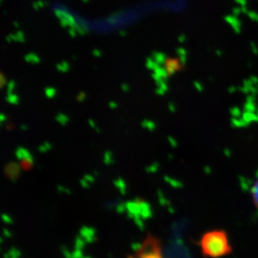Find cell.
I'll return each instance as SVG.
<instances>
[{"mask_svg":"<svg viewBox=\"0 0 258 258\" xmlns=\"http://www.w3.org/2000/svg\"><path fill=\"white\" fill-rule=\"evenodd\" d=\"M169 108H170V110H171V111H172V112L175 111V107H174V105H173L172 103L169 104Z\"/></svg>","mask_w":258,"mask_h":258,"instance_id":"11a10c76","label":"cell"},{"mask_svg":"<svg viewBox=\"0 0 258 258\" xmlns=\"http://www.w3.org/2000/svg\"><path fill=\"white\" fill-rule=\"evenodd\" d=\"M156 94H157V95H164L165 93H166V91H165V90H162L161 88L158 87L156 90Z\"/></svg>","mask_w":258,"mask_h":258,"instance_id":"f6af8a7d","label":"cell"},{"mask_svg":"<svg viewBox=\"0 0 258 258\" xmlns=\"http://www.w3.org/2000/svg\"><path fill=\"white\" fill-rule=\"evenodd\" d=\"M141 125H142L143 128H146V129L148 130L150 132H154V130L156 129V124H155V122L151 121L150 119H143L142 123H141Z\"/></svg>","mask_w":258,"mask_h":258,"instance_id":"8fae6325","label":"cell"},{"mask_svg":"<svg viewBox=\"0 0 258 258\" xmlns=\"http://www.w3.org/2000/svg\"><path fill=\"white\" fill-rule=\"evenodd\" d=\"M139 257L143 258H159L161 257V253L160 247L154 240H146L143 244V247L137 255Z\"/></svg>","mask_w":258,"mask_h":258,"instance_id":"7a4b0ae2","label":"cell"},{"mask_svg":"<svg viewBox=\"0 0 258 258\" xmlns=\"http://www.w3.org/2000/svg\"><path fill=\"white\" fill-rule=\"evenodd\" d=\"M76 29H74V28H72V29H71V30H70V33H71V36H75L76 35Z\"/></svg>","mask_w":258,"mask_h":258,"instance_id":"db71d44e","label":"cell"},{"mask_svg":"<svg viewBox=\"0 0 258 258\" xmlns=\"http://www.w3.org/2000/svg\"><path fill=\"white\" fill-rule=\"evenodd\" d=\"M165 69H166L169 76H172L176 71L182 70L185 63L180 60V58H166L165 62Z\"/></svg>","mask_w":258,"mask_h":258,"instance_id":"277c9868","label":"cell"},{"mask_svg":"<svg viewBox=\"0 0 258 258\" xmlns=\"http://www.w3.org/2000/svg\"><path fill=\"white\" fill-rule=\"evenodd\" d=\"M21 165L16 162H10L5 167V174L12 182H15L21 173Z\"/></svg>","mask_w":258,"mask_h":258,"instance_id":"3957f363","label":"cell"},{"mask_svg":"<svg viewBox=\"0 0 258 258\" xmlns=\"http://www.w3.org/2000/svg\"><path fill=\"white\" fill-rule=\"evenodd\" d=\"M15 156H16V158L20 160V161L27 160V161H30L31 163L34 164V157L30 154V152L28 151L27 149L24 148L22 146L18 147L17 150L15 151Z\"/></svg>","mask_w":258,"mask_h":258,"instance_id":"5b68a950","label":"cell"},{"mask_svg":"<svg viewBox=\"0 0 258 258\" xmlns=\"http://www.w3.org/2000/svg\"><path fill=\"white\" fill-rule=\"evenodd\" d=\"M159 202H160V204L161 205V206H165V205L166 204H170L169 203L168 201H166L165 198H164L163 196H161V197H159Z\"/></svg>","mask_w":258,"mask_h":258,"instance_id":"74e56055","label":"cell"},{"mask_svg":"<svg viewBox=\"0 0 258 258\" xmlns=\"http://www.w3.org/2000/svg\"><path fill=\"white\" fill-rule=\"evenodd\" d=\"M93 54L96 55V56H100V55H101V53H100V52H97V50H95V51L93 52Z\"/></svg>","mask_w":258,"mask_h":258,"instance_id":"6f0895ef","label":"cell"},{"mask_svg":"<svg viewBox=\"0 0 258 258\" xmlns=\"http://www.w3.org/2000/svg\"><path fill=\"white\" fill-rule=\"evenodd\" d=\"M246 15H248L249 18H250V19H251V20H254V21H256V22L258 23L257 13L254 12V11H248Z\"/></svg>","mask_w":258,"mask_h":258,"instance_id":"1f68e13d","label":"cell"},{"mask_svg":"<svg viewBox=\"0 0 258 258\" xmlns=\"http://www.w3.org/2000/svg\"><path fill=\"white\" fill-rule=\"evenodd\" d=\"M251 200L253 202L254 207L258 211V178L255 180L251 189Z\"/></svg>","mask_w":258,"mask_h":258,"instance_id":"ba28073f","label":"cell"},{"mask_svg":"<svg viewBox=\"0 0 258 258\" xmlns=\"http://www.w3.org/2000/svg\"><path fill=\"white\" fill-rule=\"evenodd\" d=\"M20 129L22 130V131H27L28 126L27 124H23L20 125Z\"/></svg>","mask_w":258,"mask_h":258,"instance_id":"f5cc1de1","label":"cell"},{"mask_svg":"<svg viewBox=\"0 0 258 258\" xmlns=\"http://www.w3.org/2000/svg\"><path fill=\"white\" fill-rule=\"evenodd\" d=\"M72 254V258H83V251L81 249H76L75 251L71 252Z\"/></svg>","mask_w":258,"mask_h":258,"instance_id":"83f0119b","label":"cell"},{"mask_svg":"<svg viewBox=\"0 0 258 258\" xmlns=\"http://www.w3.org/2000/svg\"><path fill=\"white\" fill-rule=\"evenodd\" d=\"M88 123H89V124H90V126L92 127V128H94V129H95L96 125H95V121H94V119H89V120H88Z\"/></svg>","mask_w":258,"mask_h":258,"instance_id":"681fc988","label":"cell"},{"mask_svg":"<svg viewBox=\"0 0 258 258\" xmlns=\"http://www.w3.org/2000/svg\"><path fill=\"white\" fill-rule=\"evenodd\" d=\"M1 218H2L3 222L6 223V224H13L14 223V220L9 215L5 214V213H3L1 215Z\"/></svg>","mask_w":258,"mask_h":258,"instance_id":"4316f807","label":"cell"},{"mask_svg":"<svg viewBox=\"0 0 258 258\" xmlns=\"http://www.w3.org/2000/svg\"><path fill=\"white\" fill-rule=\"evenodd\" d=\"M86 241H85V239L81 235L76 236V240H75V247H76V249H81L82 250L86 246Z\"/></svg>","mask_w":258,"mask_h":258,"instance_id":"7c38bea8","label":"cell"},{"mask_svg":"<svg viewBox=\"0 0 258 258\" xmlns=\"http://www.w3.org/2000/svg\"><path fill=\"white\" fill-rule=\"evenodd\" d=\"M95 232H96V231H95V228L83 226V227H81V229H80L79 235H81V236L85 239L87 238V237H90V236H95Z\"/></svg>","mask_w":258,"mask_h":258,"instance_id":"9c48e42d","label":"cell"},{"mask_svg":"<svg viewBox=\"0 0 258 258\" xmlns=\"http://www.w3.org/2000/svg\"><path fill=\"white\" fill-rule=\"evenodd\" d=\"M251 50H252V51H253V52H255V53H256V54H257V53H258V48H257V47H256V44H251Z\"/></svg>","mask_w":258,"mask_h":258,"instance_id":"f907efd6","label":"cell"},{"mask_svg":"<svg viewBox=\"0 0 258 258\" xmlns=\"http://www.w3.org/2000/svg\"><path fill=\"white\" fill-rule=\"evenodd\" d=\"M202 255L207 257H222L232 253L229 236L223 229H213L205 232L199 241Z\"/></svg>","mask_w":258,"mask_h":258,"instance_id":"6da1fadb","label":"cell"},{"mask_svg":"<svg viewBox=\"0 0 258 258\" xmlns=\"http://www.w3.org/2000/svg\"><path fill=\"white\" fill-rule=\"evenodd\" d=\"M104 163L107 166H110L114 163V160L112 158V152L110 151H106L104 155Z\"/></svg>","mask_w":258,"mask_h":258,"instance_id":"2e32d148","label":"cell"},{"mask_svg":"<svg viewBox=\"0 0 258 258\" xmlns=\"http://www.w3.org/2000/svg\"><path fill=\"white\" fill-rule=\"evenodd\" d=\"M3 241H4V240H3L2 237H0V243H3Z\"/></svg>","mask_w":258,"mask_h":258,"instance_id":"e7e4bbea","label":"cell"},{"mask_svg":"<svg viewBox=\"0 0 258 258\" xmlns=\"http://www.w3.org/2000/svg\"><path fill=\"white\" fill-rule=\"evenodd\" d=\"M225 20L231 25L232 29H234V31L236 32V34H240V33H241V22H240V20L237 19V16H235V15H228V16L225 18Z\"/></svg>","mask_w":258,"mask_h":258,"instance_id":"8992f818","label":"cell"},{"mask_svg":"<svg viewBox=\"0 0 258 258\" xmlns=\"http://www.w3.org/2000/svg\"><path fill=\"white\" fill-rule=\"evenodd\" d=\"M125 206H126L127 212H132L135 216L141 215L142 207H141L140 203H137L135 201H130V202H125Z\"/></svg>","mask_w":258,"mask_h":258,"instance_id":"52a82bcc","label":"cell"},{"mask_svg":"<svg viewBox=\"0 0 258 258\" xmlns=\"http://www.w3.org/2000/svg\"><path fill=\"white\" fill-rule=\"evenodd\" d=\"M177 53L180 57H186V51H185V49H182V48L178 49Z\"/></svg>","mask_w":258,"mask_h":258,"instance_id":"f35d334b","label":"cell"},{"mask_svg":"<svg viewBox=\"0 0 258 258\" xmlns=\"http://www.w3.org/2000/svg\"><path fill=\"white\" fill-rule=\"evenodd\" d=\"M56 68L57 71L59 72H67L70 69V66L67 62H62V63L57 64Z\"/></svg>","mask_w":258,"mask_h":258,"instance_id":"603a6c76","label":"cell"},{"mask_svg":"<svg viewBox=\"0 0 258 258\" xmlns=\"http://www.w3.org/2000/svg\"><path fill=\"white\" fill-rule=\"evenodd\" d=\"M6 119H7L6 115H5L4 113H1V115H0V122H1V125H3V122L6 120Z\"/></svg>","mask_w":258,"mask_h":258,"instance_id":"c3c4849f","label":"cell"},{"mask_svg":"<svg viewBox=\"0 0 258 258\" xmlns=\"http://www.w3.org/2000/svg\"><path fill=\"white\" fill-rule=\"evenodd\" d=\"M169 141H170V142H171V146H176V143H175V141L171 138V137H169Z\"/></svg>","mask_w":258,"mask_h":258,"instance_id":"9f6ffc18","label":"cell"},{"mask_svg":"<svg viewBox=\"0 0 258 258\" xmlns=\"http://www.w3.org/2000/svg\"><path fill=\"white\" fill-rule=\"evenodd\" d=\"M15 81H10V82L8 83L7 95H9V94H11V93H12L13 90H14V89H15Z\"/></svg>","mask_w":258,"mask_h":258,"instance_id":"d6a6232c","label":"cell"},{"mask_svg":"<svg viewBox=\"0 0 258 258\" xmlns=\"http://www.w3.org/2000/svg\"><path fill=\"white\" fill-rule=\"evenodd\" d=\"M44 94L48 99H53L56 95V90L53 87H47L44 90Z\"/></svg>","mask_w":258,"mask_h":258,"instance_id":"ffe728a7","label":"cell"},{"mask_svg":"<svg viewBox=\"0 0 258 258\" xmlns=\"http://www.w3.org/2000/svg\"><path fill=\"white\" fill-rule=\"evenodd\" d=\"M152 216H153V213L151 212V208H150V209L142 210V212H141V217H142L143 220L149 219V218H151Z\"/></svg>","mask_w":258,"mask_h":258,"instance_id":"7402d4cb","label":"cell"},{"mask_svg":"<svg viewBox=\"0 0 258 258\" xmlns=\"http://www.w3.org/2000/svg\"><path fill=\"white\" fill-rule=\"evenodd\" d=\"M55 119H56L57 122H58V123H59L61 125H63V126L66 125V124H67L69 120H70L69 117L64 115V114H63V113H58V114H57L56 116H55Z\"/></svg>","mask_w":258,"mask_h":258,"instance_id":"4fadbf2b","label":"cell"},{"mask_svg":"<svg viewBox=\"0 0 258 258\" xmlns=\"http://www.w3.org/2000/svg\"><path fill=\"white\" fill-rule=\"evenodd\" d=\"M125 211H127L125 203L120 202L119 204L117 205L116 212L118 214H122V213H124Z\"/></svg>","mask_w":258,"mask_h":258,"instance_id":"484cf974","label":"cell"},{"mask_svg":"<svg viewBox=\"0 0 258 258\" xmlns=\"http://www.w3.org/2000/svg\"><path fill=\"white\" fill-rule=\"evenodd\" d=\"M154 58H155V60H156L159 64H164L165 62H166V59L167 58V57H166L163 53H156V52H155V53H154Z\"/></svg>","mask_w":258,"mask_h":258,"instance_id":"9a60e30c","label":"cell"},{"mask_svg":"<svg viewBox=\"0 0 258 258\" xmlns=\"http://www.w3.org/2000/svg\"><path fill=\"white\" fill-rule=\"evenodd\" d=\"M80 183H81V186L83 188H89L90 187V185H89V182H88L87 180H85V179H81L80 180Z\"/></svg>","mask_w":258,"mask_h":258,"instance_id":"60d3db41","label":"cell"},{"mask_svg":"<svg viewBox=\"0 0 258 258\" xmlns=\"http://www.w3.org/2000/svg\"><path fill=\"white\" fill-rule=\"evenodd\" d=\"M142 247H143V244L140 243V242H134V243L132 244V250L137 251V252H139L142 250Z\"/></svg>","mask_w":258,"mask_h":258,"instance_id":"f546056e","label":"cell"},{"mask_svg":"<svg viewBox=\"0 0 258 258\" xmlns=\"http://www.w3.org/2000/svg\"><path fill=\"white\" fill-rule=\"evenodd\" d=\"M20 165L22 166V168L25 169V170H29V169L31 168L34 164L31 163L30 161H27V160H22Z\"/></svg>","mask_w":258,"mask_h":258,"instance_id":"f1b7e54d","label":"cell"},{"mask_svg":"<svg viewBox=\"0 0 258 258\" xmlns=\"http://www.w3.org/2000/svg\"><path fill=\"white\" fill-rule=\"evenodd\" d=\"M235 1L241 6H246L247 5V0H235Z\"/></svg>","mask_w":258,"mask_h":258,"instance_id":"ee69618b","label":"cell"},{"mask_svg":"<svg viewBox=\"0 0 258 258\" xmlns=\"http://www.w3.org/2000/svg\"><path fill=\"white\" fill-rule=\"evenodd\" d=\"M169 212H171V213H173V210L171 209V207H169Z\"/></svg>","mask_w":258,"mask_h":258,"instance_id":"be15d7a7","label":"cell"},{"mask_svg":"<svg viewBox=\"0 0 258 258\" xmlns=\"http://www.w3.org/2000/svg\"><path fill=\"white\" fill-rule=\"evenodd\" d=\"M186 39L185 38V36H184V35H181V36H180V38H179V40H180V42H183L185 39Z\"/></svg>","mask_w":258,"mask_h":258,"instance_id":"680465c9","label":"cell"},{"mask_svg":"<svg viewBox=\"0 0 258 258\" xmlns=\"http://www.w3.org/2000/svg\"><path fill=\"white\" fill-rule=\"evenodd\" d=\"M5 85H6V79L4 74L1 73L0 74V87L4 88Z\"/></svg>","mask_w":258,"mask_h":258,"instance_id":"8d00e7d4","label":"cell"},{"mask_svg":"<svg viewBox=\"0 0 258 258\" xmlns=\"http://www.w3.org/2000/svg\"><path fill=\"white\" fill-rule=\"evenodd\" d=\"M94 174H95V175H99V173H98L97 171H94Z\"/></svg>","mask_w":258,"mask_h":258,"instance_id":"6125c7cd","label":"cell"},{"mask_svg":"<svg viewBox=\"0 0 258 258\" xmlns=\"http://www.w3.org/2000/svg\"><path fill=\"white\" fill-rule=\"evenodd\" d=\"M159 66H161V64H159L156 60L154 61L151 58H147V61H146V67L147 68L152 70V71H155L156 69L158 68Z\"/></svg>","mask_w":258,"mask_h":258,"instance_id":"d6986e66","label":"cell"},{"mask_svg":"<svg viewBox=\"0 0 258 258\" xmlns=\"http://www.w3.org/2000/svg\"><path fill=\"white\" fill-rule=\"evenodd\" d=\"M114 185L119 190V192L121 195H125L126 193V185L124 180L121 177L118 178L117 180H114Z\"/></svg>","mask_w":258,"mask_h":258,"instance_id":"30bf717a","label":"cell"},{"mask_svg":"<svg viewBox=\"0 0 258 258\" xmlns=\"http://www.w3.org/2000/svg\"><path fill=\"white\" fill-rule=\"evenodd\" d=\"M38 151L40 152V153H44V152H47V151H49V150L45 147L44 144L43 145H40V146L38 147Z\"/></svg>","mask_w":258,"mask_h":258,"instance_id":"b9f144b4","label":"cell"},{"mask_svg":"<svg viewBox=\"0 0 258 258\" xmlns=\"http://www.w3.org/2000/svg\"><path fill=\"white\" fill-rule=\"evenodd\" d=\"M109 106H110V108H111V109H116V108L118 107V105H117V103L115 102V101H110V102L109 103Z\"/></svg>","mask_w":258,"mask_h":258,"instance_id":"7dc6e473","label":"cell"},{"mask_svg":"<svg viewBox=\"0 0 258 258\" xmlns=\"http://www.w3.org/2000/svg\"><path fill=\"white\" fill-rule=\"evenodd\" d=\"M8 253L10 254V258H18L22 255L21 251L20 250H18L15 246H11L10 250L8 251Z\"/></svg>","mask_w":258,"mask_h":258,"instance_id":"ac0fdd59","label":"cell"},{"mask_svg":"<svg viewBox=\"0 0 258 258\" xmlns=\"http://www.w3.org/2000/svg\"><path fill=\"white\" fill-rule=\"evenodd\" d=\"M25 60L28 61L29 63H33V64H37L40 62V58L37 56L35 54H29L25 57Z\"/></svg>","mask_w":258,"mask_h":258,"instance_id":"e0dca14e","label":"cell"},{"mask_svg":"<svg viewBox=\"0 0 258 258\" xmlns=\"http://www.w3.org/2000/svg\"><path fill=\"white\" fill-rule=\"evenodd\" d=\"M95 131H96V132H97V133H100V132H101V130L100 129H99V128H98V127H95Z\"/></svg>","mask_w":258,"mask_h":258,"instance_id":"94428289","label":"cell"},{"mask_svg":"<svg viewBox=\"0 0 258 258\" xmlns=\"http://www.w3.org/2000/svg\"><path fill=\"white\" fill-rule=\"evenodd\" d=\"M76 99H77V100H78L79 102H82V101H84V100H86V94L85 92H81L79 93L78 95H77V97H76Z\"/></svg>","mask_w":258,"mask_h":258,"instance_id":"e575fe53","label":"cell"},{"mask_svg":"<svg viewBox=\"0 0 258 258\" xmlns=\"http://www.w3.org/2000/svg\"><path fill=\"white\" fill-rule=\"evenodd\" d=\"M60 251L64 257L72 258V254H71V251H69L68 248L64 245L60 246Z\"/></svg>","mask_w":258,"mask_h":258,"instance_id":"d4e9b609","label":"cell"},{"mask_svg":"<svg viewBox=\"0 0 258 258\" xmlns=\"http://www.w3.org/2000/svg\"><path fill=\"white\" fill-rule=\"evenodd\" d=\"M6 101L7 102L10 103L11 105H19V103H20V99L18 97L17 95H15V94H9L6 96Z\"/></svg>","mask_w":258,"mask_h":258,"instance_id":"5bb4252c","label":"cell"},{"mask_svg":"<svg viewBox=\"0 0 258 258\" xmlns=\"http://www.w3.org/2000/svg\"><path fill=\"white\" fill-rule=\"evenodd\" d=\"M83 178L85 179V180H87L88 182H95V178H94L93 175H90V174H87V175H84Z\"/></svg>","mask_w":258,"mask_h":258,"instance_id":"d590c367","label":"cell"},{"mask_svg":"<svg viewBox=\"0 0 258 258\" xmlns=\"http://www.w3.org/2000/svg\"><path fill=\"white\" fill-rule=\"evenodd\" d=\"M165 180H166V181H168V182L170 183V184H171L172 186H175V187H178V186H180V185H181V184L177 182L176 180H171V179H170L169 177H167V176H165Z\"/></svg>","mask_w":258,"mask_h":258,"instance_id":"836d02e7","label":"cell"},{"mask_svg":"<svg viewBox=\"0 0 258 258\" xmlns=\"http://www.w3.org/2000/svg\"><path fill=\"white\" fill-rule=\"evenodd\" d=\"M159 168V163L158 162H155V163L152 164L151 166H148V167H146V172L147 173H156L158 170Z\"/></svg>","mask_w":258,"mask_h":258,"instance_id":"cb8c5ba5","label":"cell"},{"mask_svg":"<svg viewBox=\"0 0 258 258\" xmlns=\"http://www.w3.org/2000/svg\"><path fill=\"white\" fill-rule=\"evenodd\" d=\"M241 13H242L241 7L235 8L233 10V15H235V16H238L239 15H241Z\"/></svg>","mask_w":258,"mask_h":258,"instance_id":"7bdbcfd3","label":"cell"},{"mask_svg":"<svg viewBox=\"0 0 258 258\" xmlns=\"http://www.w3.org/2000/svg\"><path fill=\"white\" fill-rule=\"evenodd\" d=\"M3 256L5 258H10V254L8 253H4L3 254Z\"/></svg>","mask_w":258,"mask_h":258,"instance_id":"91938a15","label":"cell"},{"mask_svg":"<svg viewBox=\"0 0 258 258\" xmlns=\"http://www.w3.org/2000/svg\"><path fill=\"white\" fill-rule=\"evenodd\" d=\"M3 233H4L5 236H6L7 238H11V237H12L13 234L11 233L9 230L6 229V228H4V229H3Z\"/></svg>","mask_w":258,"mask_h":258,"instance_id":"ab89813d","label":"cell"},{"mask_svg":"<svg viewBox=\"0 0 258 258\" xmlns=\"http://www.w3.org/2000/svg\"><path fill=\"white\" fill-rule=\"evenodd\" d=\"M44 146H45V147H46V148L48 149V150H49V151H50V150H51L52 145L51 144L49 143V142H44Z\"/></svg>","mask_w":258,"mask_h":258,"instance_id":"816d5d0a","label":"cell"},{"mask_svg":"<svg viewBox=\"0 0 258 258\" xmlns=\"http://www.w3.org/2000/svg\"><path fill=\"white\" fill-rule=\"evenodd\" d=\"M121 89L124 92H128L130 90L129 86L127 84H123L121 86Z\"/></svg>","mask_w":258,"mask_h":258,"instance_id":"bcb514c9","label":"cell"},{"mask_svg":"<svg viewBox=\"0 0 258 258\" xmlns=\"http://www.w3.org/2000/svg\"><path fill=\"white\" fill-rule=\"evenodd\" d=\"M134 222L137 225V227H139V229L142 231H144L145 227H144L143 219H142V217H141V215L135 216Z\"/></svg>","mask_w":258,"mask_h":258,"instance_id":"44dd1931","label":"cell"},{"mask_svg":"<svg viewBox=\"0 0 258 258\" xmlns=\"http://www.w3.org/2000/svg\"><path fill=\"white\" fill-rule=\"evenodd\" d=\"M57 190H58V193L64 192L66 193V194H68V195H71V190H69L67 188L63 187V185H57Z\"/></svg>","mask_w":258,"mask_h":258,"instance_id":"4dcf8cb0","label":"cell"}]
</instances>
